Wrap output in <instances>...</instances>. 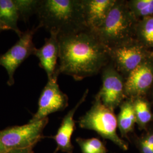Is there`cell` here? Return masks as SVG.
I'll return each instance as SVG.
<instances>
[{
	"label": "cell",
	"instance_id": "1",
	"mask_svg": "<svg viewBox=\"0 0 153 153\" xmlns=\"http://www.w3.org/2000/svg\"><path fill=\"white\" fill-rule=\"evenodd\" d=\"M59 64L55 74L71 76L75 81L98 74L109 62L108 49L92 31L59 36Z\"/></svg>",
	"mask_w": 153,
	"mask_h": 153
},
{
	"label": "cell",
	"instance_id": "2",
	"mask_svg": "<svg viewBox=\"0 0 153 153\" xmlns=\"http://www.w3.org/2000/svg\"><path fill=\"white\" fill-rule=\"evenodd\" d=\"M35 14L39 28H44L58 36L88 29L81 0H39Z\"/></svg>",
	"mask_w": 153,
	"mask_h": 153
},
{
	"label": "cell",
	"instance_id": "3",
	"mask_svg": "<svg viewBox=\"0 0 153 153\" xmlns=\"http://www.w3.org/2000/svg\"><path fill=\"white\" fill-rule=\"evenodd\" d=\"M138 21L125 0H116L102 25L94 31L108 49L129 43L135 39Z\"/></svg>",
	"mask_w": 153,
	"mask_h": 153
},
{
	"label": "cell",
	"instance_id": "4",
	"mask_svg": "<svg viewBox=\"0 0 153 153\" xmlns=\"http://www.w3.org/2000/svg\"><path fill=\"white\" fill-rule=\"evenodd\" d=\"M78 124L81 128L95 131L123 150L128 149L127 143L117 134V120L114 111L103 104L97 95L91 108L80 117Z\"/></svg>",
	"mask_w": 153,
	"mask_h": 153
},
{
	"label": "cell",
	"instance_id": "5",
	"mask_svg": "<svg viewBox=\"0 0 153 153\" xmlns=\"http://www.w3.org/2000/svg\"><path fill=\"white\" fill-rule=\"evenodd\" d=\"M108 52L110 62L125 78L143 62L153 59V52L136 39L126 44L109 48Z\"/></svg>",
	"mask_w": 153,
	"mask_h": 153
},
{
	"label": "cell",
	"instance_id": "6",
	"mask_svg": "<svg viewBox=\"0 0 153 153\" xmlns=\"http://www.w3.org/2000/svg\"><path fill=\"white\" fill-rule=\"evenodd\" d=\"M48 117L21 126H11L0 131V142L10 150L35 146L43 138V131Z\"/></svg>",
	"mask_w": 153,
	"mask_h": 153
},
{
	"label": "cell",
	"instance_id": "7",
	"mask_svg": "<svg viewBox=\"0 0 153 153\" xmlns=\"http://www.w3.org/2000/svg\"><path fill=\"white\" fill-rule=\"evenodd\" d=\"M102 86L96 95L106 107L114 111L127 98L125 78L109 62L102 70Z\"/></svg>",
	"mask_w": 153,
	"mask_h": 153
},
{
	"label": "cell",
	"instance_id": "8",
	"mask_svg": "<svg viewBox=\"0 0 153 153\" xmlns=\"http://www.w3.org/2000/svg\"><path fill=\"white\" fill-rule=\"evenodd\" d=\"M39 28L27 30L23 33L19 40L3 55H0V65L6 69L8 76L7 84H14V73L16 69L30 56L33 55L36 48L33 43V36Z\"/></svg>",
	"mask_w": 153,
	"mask_h": 153
},
{
	"label": "cell",
	"instance_id": "9",
	"mask_svg": "<svg viewBox=\"0 0 153 153\" xmlns=\"http://www.w3.org/2000/svg\"><path fill=\"white\" fill-rule=\"evenodd\" d=\"M58 76L55 74L48 79L39 99L38 110L29 122L44 119L50 114L61 111L68 106L69 98L61 90L57 83Z\"/></svg>",
	"mask_w": 153,
	"mask_h": 153
},
{
	"label": "cell",
	"instance_id": "10",
	"mask_svg": "<svg viewBox=\"0 0 153 153\" xmlns=\"http://www.w3.org/2000/svg\"><path fill=\"white\" fill-rule=\"evenodd\" d=\"M125 79L126 98L142 97L153 85V59L143 62Z\"/></svg>",
	"mask_w": 153,
	"mask_h": 153
},
{
	"label": "cell",
	"instance_id": "11",
	"mask_svg": "<svg viewBox=\"0 0 153 153\" xmlns=\"http://www.w3.org/2000/svg\"><path fill=\"white\" fill-rule=\"evenodd\" d=\"M88 89H86L76 105L71 109L63 118L59 128L53 137L57 145L56 152L61 151L64 153H73L74 146L72 145L71 139L76 126L74 116L76 110L85 101L88 97Z\"/></svg>",
	"mask_w": 153,
	"mask_h": 153
},
{
	"label": "cell",
	"instance_id": "12",
	"mask_svg": "<svg viewBox=\"0 0 153 153\" xmlns=\"http://www.w3.org/2000/svg\"><path fill=\"white\" fill-rule=\"evenodd\" d=\"M116 0H81L86 27L95 31L103 23Z\"/></svg>",
	"mask_w": 153,
	"mask_h": 153
},
{
	"label": "cell",
	"instance_id": "13",
	"mask_svg": "<svg viewBox=\"0 0 153 153\" xmlns=\"http://www.w3.org/2000/svg\"><path fill=\"white\" fill-rule=\"evenodd\" d=\"M59 36L55 33H50V36L45 39L42 47L36 48L34 54L39 60L40 66L45 71L48 79L55 75L59 56Z\"/></svg>",
	"mask_w": 153,
	"mask_h": 153
},
{
	"label": "cell",
	"instance_id": "14",
	"mask_svg": "<svg viewBox=\"0 0 153 153\" xmlns=\"http://www.w3.org/2000/svg\"><path fill=\"white\" fill-rule=\"evenodd\" d=\"M120 112L117 116V126L122 137H126L133 131L136 118L133 99L126 98L120 105Z\"/></svg>",
	"mask_w": 153,
	"mask_h": 153
},
{
	"label": "cell",
	"instance_id": "15",
	"mask_svg": "<svg viewBox=\"0 0 153 153\" xmlns=\"http://www.w3.org/2000/svg\"><path fill=\"white\" fill-rule=\"evenodd\" d=\"M21 18L20 13L16 0H0V20L5 26L14 31L20 38L23 33L18 27Z\"/></svg>",
	"mask_w": 153,
	"mask_h": 153
},
{
	"label": "cell",
	"instance_id": "16",
	"mask_svg": "<svg viewBox=\"0 0 153 153\" xmlns=\"http://www.w3.org/2000/svg\"><path fill=\"white\" fill-rule=\"evenodd\" d=\"M135 39L148 49H153V16L138 21Z\"/></svg>",
	"mask_w": 153,
	"mask_h": 153
},
{
	"label": "cell",
	"instance_id": "17",
	"mask_svg": "<svg viewBox=\"0 0 153 153\" xmlns=\"http://www.w3.org/2000/svg\"><path fill=\"white\" fill-rule=\"evenodd\" d=\"M133 103L136 123L140 127H145L152 121L153 118L150 105L142 97L133 99Z\"/></svg>",
	"mask_w": 153,
	"mask_h": 153
},
{
	"label": "cell",
	"instance_id": "18",
	"mask_svg": "<svg viewBox=\"0 0 153 153\" xmlns=\"http://www.w3.org/2000/svg\"><path fill=\"white\" fill-rule=\"evenodd\" d=\"M127 5L138 21L153 16V0H129Z\"/></svg>",
	"mask_w": 153,
	"mask_h": 153
},
{
	"label": "cell",
	"instance_id": "19",
	"mask_svg": "<svg viewBox=\"0 0 153 153\" xmlns=\"http://www.w3.org/2000/svg\"><path fill=\"white\" fill-rule=\"evenodd\" d=\"M82 153H107V149L104 143L98 138H76Z\"/></svg>",
	"mask_w": 153,
	"mask_h": 153
},
{
	"label": "cell",
	"instance_id": "20",
	"mask_svg": "<svg viewBox=\"0 0 153 153\" xmlns=\"http://www.w3.org/2000/svg\"><path fill=\"white\" fill-rule=\"evenodd\" d=\"M21 18L25 21L33 14H35L39 0H16Z\"/></svg>",
	"mask_w": 153,
	"mask_h": 153
},
{
	"label": "cell",
	"instance_id": "21",
	"mask_svg": "<svg viewBox=\"0 0 153 153\" xmlns=\"http://www.w3.org/2000/svg\"><path fill=\"white\" fill-rule=\"evenodd\" d=\"M34 146L21 149H14L7 151L6 153H32Z\"/></svg>",
	"mask_w": 153,
	"mask_h": 153
},
{
	"label": "cell",
	"instance_id": "22",
	"mask_svg": "<svg viewBox=\"0 0 153 153\" xmlns=\"http://www.w3.org/2000/svg\"><path fill=\"white\" fill-rule=\"evenodd\" d=\"M140 148L141 153H153V148L149 146L142 140L140 142Z\"/></svg>",
	"mask_w": 153,
	"mask_h": 153
},
{
	"label": "cell",
	"instance_id": "23",
	"mask_svg": "<svg viewBox=\"0 0 153 153\" xmlns=\"http://www.w3.org/2000/svg\"><path fill=\"white\" fill-rule=\"evenodd\" d=\"M142 140L149 146L153 148V132H151L148 134L145 137L142 139Z\"/></svg>",
	"mask_w": 153,
	"mask_h": 153
},
{
	"label": "cell",
	"instance_id": "24",
	"mask_svg": "<svg viewBox=\"0 0 153 153\" xmlns=\"http://www.w3.org/2000/svg\"><path fill=\"white\" fill-rule=\"evenodd\" d=\"M5 30H10V29L5 26L0 20V33Z\"/></svg>",
	"mask_w": 153,
	"mask_h": 153
},
{
	"label": "cell",
	"instance_id": "25",
	"mask_svg": "<svg viewBox=\"0 0 153 153\" xmlns=\"http://www.w3.org/2000/svg\"><path fill=\"white\" fill-rule=\"evenodd\" d=\"M7 151L9 150L0 142V153H6Z\"/></svg>",
	"mask_w": 153,
	"mask_h": 153
}]
</instances>
